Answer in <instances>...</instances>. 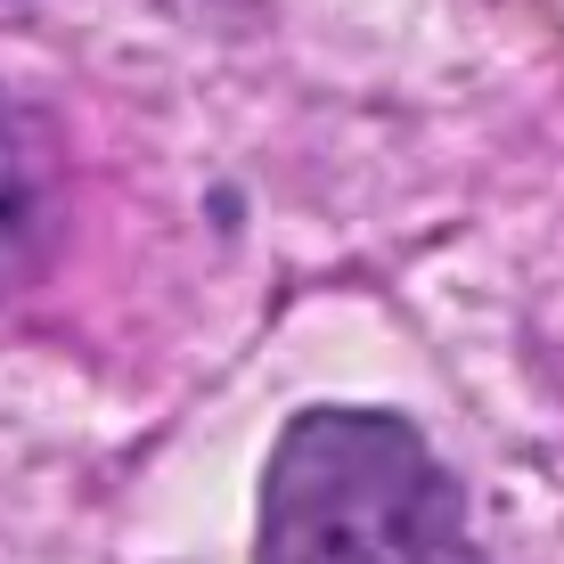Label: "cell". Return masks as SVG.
<instances>
[{"label":"cell","instance_id":"cell-1","mask_svg":"<svg viewBox=\"0 0 564 564\" xmlns=\"http://www.w3.org/2000/svg\"><path fill=\"white\" fill-rule=\"evenodd\" d=\"M262 564H482L458 482L417 425L377 410H311L262 482Z\"/></svg>","mask_w":564,"mask_h":564},{"label":"cell","instance_id":"cell-2","mask_svg":"<svg viewBox=\"0 0 564 564\" xmlns=\"http://www.w3.org/2000/svg\"><path fill=\"white\" fill-rule=\"evenodd\" d=\"M50 238V148L25 123V107L0 90V295L42 262Z\"/></svg>","mask_w":564,"mask_h":564}]
</instances>
